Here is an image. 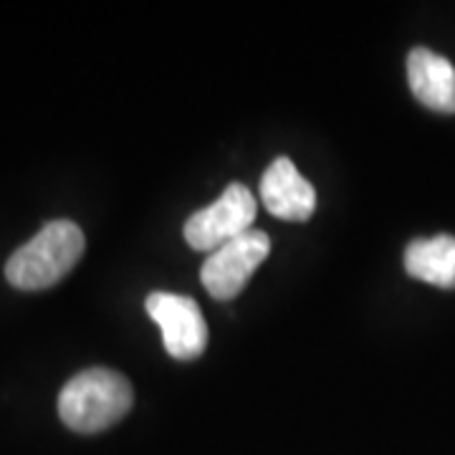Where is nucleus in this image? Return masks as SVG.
<instances>
[{"instance_id": "nucleus-1", "label": "nucleus", "mask_w": 455, "mask_h": 455, "mask_svg": "<svg viewBox=\"0 0 455 455\" xmlns=\"http://www.w3.org/2000/svg\"><path fill=\"white\" fill-rule=\"evenodd\" d=\"M84 248L82 228L71 220H51L28 243L13 251L5 263V278L20 291L51 289L82 260Z\"/></svg>"}, {"instance_id": "nucleus-2", "label": "nucleus", "mask_w": 455, "mask_h": 455, "mask_svg": "<svg viewBox=\"0 0 455 455\" xmlns=\"http://www.w3.org/2000/svg\"><path fill=\"white\" fill-rule=\"evenodd\" d=\"M134 403L130 379L124 374L94 367L74 374L59 395V418L74 433H101L119 423Z\"/></svg>"}, {"instance_id": "nucleus-3", "label": "nucleus", "mask_w": 455, "mask_h": 455, "mask_svg": "<svg viewBox=\"0 0 455 455\" xmlns=\"http://www.w3.org/2000/svg\"><path fill=\"white\" fill-rule=\"evenodd\" d=\"M256 212H259V203L253 193L241 182H233L212 205L188 218L185 230H182L185 241L196 251L212 253L220 245L230 243L248 230H253Z\"/></svg>"}, {"instance_id": "nucleus-4", "label": "nucleus", "mask_w": 455, "mask_h": 455, "mask_svg": "<svg viewBox=\"0 0 455 455\" xmlns=\"http://www.w3.org/2000/svg\"><path fill=\"white\" fill-rule=\"evenodd\" d=\"M271 253V238L263 230H248L241 238L212 251L200 268V281L212 299L230 301L243 291L245 283L256 274Z\"/></svg>"}, {"instance_id": "nucleus-5", "label": "nucleus", "mask_w": 455, "mask_h": 455, "mask_svg": "<svg viewBox=\"0 0 455 455\" xmlns=\"http://www.w3.org/2000/svg\"><path fill=\"white\" fill-rule=\"evenodd\" d=\"M147 314L163 329V341L172 359H197L208 347V324L196 299L180 293L152 291L147 296Z\"/></svg>"}, {"instance_id": "nucleus-6", "label": "nucleus", "mask_w": 455, "mask_h": 455, "mask_svg": "<svg viewBox=\"0 0 455 455\" xmlns=\"http://www.w3.org/2000/svg\"><path fill=\"white\" fill-rule=\"evenodd\" d=\"M260 203L274 218L304 223L316 211V190L289 157H276L260 178Z\"/></svg>"}, {"instance_id": "nucleus-7", "label": "nucleus", "mask_w": 455, "mask_h": 455, "mask_svg": "<svg viewBox=\"0 0 455 455\" xmlns=\"http://www.w3.org/2000/svg\"><path fill=\"white\" fill-rule=\"evenodd\" d=\"M407 82L423 107L440 114H455V66L445 56L423 46L410 51Z\"/></svg>"}, {"instance_id": "nucleus-8", "label": "nucleus", "mask_w": 455, "mask_h": 455, "mask_svg": "<svg viewBox=\"0 0 455 455\" xmlns=\"http://www.w3.org/2000/svg\"><path fill=\"white\" fill-rule=\"evenodd\" d=\"M405 271L418 281L438 289H455V238L440 233L435 238H418L405 248Z\"/></svg>"}]
</instances>
